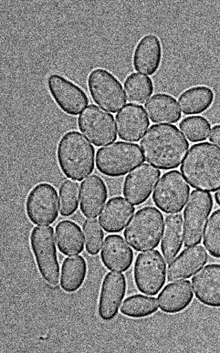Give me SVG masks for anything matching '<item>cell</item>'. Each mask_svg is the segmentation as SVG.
<instances>
[{"instance_id": "cell-1", "label": "cell", "mask_w": 220, "mask_h": 353, "mask_svg": "<svg viewBox=\"0 0 220 353\" xmlns=\"http://www.w3.org/2000/svg\"><path fill=\"white\" fill-rule=\"evenodd\" d=\"M144 159L161 170H171L181 164L190 143L174 125H152L140 143Z\"/></svg>"}, {"instance_id": "cell-2", "label": "cell", "mask_w": 220, "mask_h": 353, "mask_svg": "<svg viewBox=\"0 0 220 353\" xmlns=\"http://www.w3.org/2000/svg\"><path fill=\"white\" fill-rule=\"evenodd\" d=\"M181 171L193 188L214 192L220 189V148L200 143L191 148Z\"/></svg>"}, {"instance_id": "cell-3", "label": "cell", "mask_w": 220, "mask_h": 353, "mask_svg": "<svg viewBox=\"0 0 220 353\" xmlns=\"http://www.w3.org/2000/svg\"><path fill=\"white\" fill-rule=\"evenodd\" d=\"M57 160L68 179L81 181L95 168V148L80 132L70 131L59 142Z\"/></svg>"}, {"instance_id": "cell-4", "label": "cell", "mask_w": 220, "mask_h": 353, "mask_svg": "<svg viewBox=\"0 0 220 353\" xmlns=\"http://www.w3.org/2000/svg\"><path fill=\"white\" fill-rule=\"evenodd\" d=\"M163 221V216L158 209L143 208L136 212L126 228V241L136 252L152 250L159 245Z\"/></svg>"}, {"instance_id": "cell-5", "label": "cell", "mask_w": 220, "mask_h": 353, "mask_svg": "<svg viewBox=\"0 0 220 353\" xmlns=\"http://www.w3.org/2000/svg\"><path fill=\"white\" fill-rule=\"evenodd\" d=\"M144 161L138 144L117 142L98 150L97 168L103 175L119 178L139 168Z\"/></svg>"}, {"instance_id": "cell-6", "label": "cell", "mask_w": 220, "mask_h": 353, "mask_svg": "<svg viewBox=\"0 0 220 353\" xmlns=\"http://www.w3.org/2000/svg\"><path fill=\"white\" fill-rule=\"evenodd\" d=\"M30 243L36 259L39 272L45 281L57 287L60 276L54 228L37 226L30 233Z\"/></svg>"}, {"instance_id": "cell-7", "label": "cell", "mask_w": 220, "mask_h": 353, "mask_svg": "<svg viewBox=\"0 0 220 353\" xmlns=\"http://www.w3.org/2000/svg\"><path fill=\"white\" fill-rule=\"evenodd\" d=\"M88 85L92 100L103 110L115 113L127 102L121 82L106 69L93 70Z\"/></svg>"}, {"instance_id": "cell-8", "label": "cell", "mask_w": 220, "mask_h": 353, "mask_svg": "<svg viewBox=\"0 0 220 353\" xmlns=\"http://www.w3.org/2000/svg\"><path fill=\"white\" fill-rule=\"evenodd\" d=\"M214 205L210 193L194 190L184 212V245L192 247L200 244L205 227Z\"/></svg>"}, {"instance_id": "cell-9", "label": "cell", "mask_w": 220, "mask_h": 353, "mask_svg": "<svg viewBox=\"0 0 220 353\" xmlns=\"http://www.w3.org/2000/svg\"><path fill=\"white\" fill-rule=\"evenodd\" d=\"M134 280L139 292L154 296L160 292L166 281V262L159 251L140 254L134 267Z\"/></svg>"}, {"instance_id": "cell-10", "label": "cell", "mask_w": 220, "mask_h": 353, "mask_svg": "<svg viewBox=\"0 0 220 353\" xmlns=\"http://www.w3.org/2000/svg\"><path fill=\"white\" fill-rule=\"evenodd\" d=\"M190 194V187L181 173L171 171L164 174L157 185L152 199L163 212L173 214L181 212Z\"/></svg>"}, {"instance_id": "cell-11", "label": "cell", "mask_w": 220, "mask_h": 353, "mask_svg": "<svg viewBox=\"0 0 220 353\" xmlns=\"http://www.w3.org/2000/svg\"><path fill=\"white\" fill-rule=\"evenodd\" d=\"M59 199L54 187L48 183L37 185L27 197L26 210L29 221L37 225H50L59 216Z\"/></svg>"}, {"instance_id": "cell-12", "label": "cell", "mask_w": 220, "mask_h": 353, "mask_svg": "<svg viewBox=\"0 0 220 353\" xmlns=\"http://www.w3.org/2000/svg\"><path fill=\"white\" fill-rule=\"evenodd\" d=\"M78 124L80 131L97 147L117 140L114 117L96 105H91L82 112Z\"/></svg>"}, {"instance_id": "cell-13", "label": "cell", "mask_w": 220, "mask_h": 353, "mask_svg": "<svg viewBox=\"0 0 220 353\" xmlns=\"http://www.w3.org/2000/svg\"><path fill=\"white\" fill-rule=\"evenodd\" d=\"M48 90L61 110L70 116H78L89 103L81 88L59 74H51L47 80Z\"/></svg>"}, {"instance_id": "cell-14", "label": "cell", "mask_w": 220, "mask_h": 353, "mask_svg": "<svg viewBox=\"0 0 220 353\" xmlns=\"http://www.w3.org/2000/svg\"><path fill=\"white\" fill-rule=\"evenodd\" d=\"M161 172L148 163L136 168L126 178L123 194L130 203L139 205L150 199Z\"/></svg>"}, {"instance_id": "cell-15", "label": "cell", "mask_w": 220, "mask_h": 353, "mask_svg": "<svg viewBox=\"0 0 220 353\" xmlns=\"http://www.w3.org/2000/svg\"><path fill=\"white\" fill-rule=\"evenodd\" d=\"M127 279L120 273H108L103 280L99 303V317L106 321L113 320L127 293Z\"/></svg>"}, {"instance_id": "cell-16", "label": "cell", "mask_w": 220, "mask_h": 353, "mask_svg": "<svg viewBox=\"0 0 220 353\" xmlns=\"http://www.w3.org/2000/svg\"><path fill=\"white\" fill-rule=\"evenodd\" d=\"M194 294L204 305L220 308V265L211 264L198 272L192 279Z\"/></svg>"}, {"instance_id": "cell-17", "label": "cell", "mask_w": 220, "mask_h": 353, "mask_svg": "<svg viewBox=\"0 0 220 353\" xmlns=\"http://www.w3.org/2000/svg\"><path fill=\"white\" fill-rule=\"evenodd\" d=\"M119 137L126 141H139L150 126V120L143 107L129 103L117 117Z\"/></svg>"}, {"instance_id": "cell-18", "label": "cell", "mask_w": 220, "mask_h": 353, "mask_svg": "<svg viewBox=\"0 0 220 353\" xmlns=\"http://www.w3.org/2000/svg\"><path fill=\"white\" fill-rule=\"evenodd\" d=\"M208 261V254L202 245L186 249L168 267V281L176 282L191 278L206 265Z\"/></svg>"}, {"instance_id": "cell-19", "label": "cell", "mask_w": 220, "mask_h": 353, "mask_svg": "<svg viewBox=\"0 0 220 353\" xmlns=\"http://www.w3.org/2000/svg\"><path fill=\"white\" fill-rule=\"evenodd\" d=\"M163 56L160 39L148 34L143 37L136 46L133 54V66L141 74L152 76L159 70Z\"/></svg>"}, {"instance_id": "cell-20", "label": "cell", "mask_w": 220, "mask_h": 353, "mask_svg": "<svg viewBox=\"0 0 220 353\" xmlns=\"http://www.w3.org/2000/svg\"><path fill=\"white\" fill-rule=\"evenodd\" d=\"M108 199L106 183L93 174L81 184L80 210L88 218L97 217Z\"/></svg>"}, {"instance_id": "cell-21", "label": "cell", "mask_w": 220, "mask_h": 353, "mask_svg": "<svg viewBox=\"0 0 220 353\" xmlns=\"http://www.w3.org/2000/svg\"><path fill=\"white\" fill-rule=\"evenodd\" d=\"M102 263L111 272H128L131 268L134 253L119 235H110L106 239L101 254Z\"/></svg>"}, {"instance_id": "cell-22", "label": "cell", "mask_w": 220, "mask_h": 353, "mask_svg": "<svg viewBox=\"0 0 220 353\" xmlns=\"http://www.w3.org/2000/svg\"><path fill=\"white\" fill-rule=\"evenodd\" d=\"M194 299L191 282H176L168 285L159 296V303L163 313H181L192 304Z\"/></svg>"}, {"instance_id": "cell-23", "label": "cell", "mask_w": 220, "mask_h": 353, "mask_svg": "<svg viewBox=\"0 0 220 353\" xmlns=\"http://www.w3.org/2000/svg\"><path fill=\"white\" fill-rule=\"evenodd\" d=\"M134 213V208L121 196L111 199L104 206L99 221L108 233H119L124 230Z\"/></svg>"}, {"instance_id": "cell-24", "label": "cell", "mask_w": 220, "mask_h": 353, "mask_svg": "<svg viewBox=\"0 0 220 353\" xmlns=\"http://www.w3.org/2000/svg\"><path fill=\"white\" fill-rule=\"evenodd\" d=\"M184 241V224L181 214L167 216L163 228L161 251L170 263L181 250Z\"/></svg>"}, {"instance_id": "cell-25", "label": "cell", "mask_w": 220, "mask_h": 353, "mask_svg": "<svg viewBox=\"0 0 220 353\" xmlns=\"http://www.w3.org/2000/svg\"><path fill=\"white\" fill-rule=\"evenodd\" d=\"M145 110L154 123H175L182 117L177 100L166 93L153 96L146 103Z\"/></svg>"}, {"instance_id": "cell-26", "label": "cell", "mask_w": 220, "mask_h": 353, "mask_svg": "<svg viewBox=\"0 0 220 353\" xmlns=\"http://www.w3.org/2000/svg\"><path fill=\"white\" fill-rule=\"evenodd\" d=\"M88 275V265L81 256H70L61 266V287L64 292H77L85 283Z\"/></svg>"}, {"instance_id": "cell-27", "label": "cell", "mask_w": 220, "mask_h": 353, "mask_svg": "<svg viewBox=\"0 0 220 353\" xmlns=\"http://www.w3.org/2000/svg\"><path fill=\"white\" fill-rule=\"evenodd\" d=\"M57 242L59 252L66 256L78 255L85 248L81 228L70 221H62L56 227Z\"/></svg>"}, {"instance_id": "cell-28", "label": "cell", "mask_w": 220, "mask_h": 353, "mask_svg": "<svg viewBox=\"0 0 220 353\" xmlns=\"http://www.w3.org/2000/svg\"><path fill=\"white\" fill-rule=\"evenodd\" d=\"M214 98V92L210 88L193 87L182 93L179 105L185 115H197L210 108Z\"/></svg>"}, {"instance_id": "cell-29", "label": "cell", "mask_w": 220, "mask_h": 353, "mask_svg": "<svg viewBox=\"0 0 220 353\" xmlns=\"http://www.w3.org/2000/svg\"><path fill=\"white\" fill-rule=\"evenodd\" d=\"M124 89L130 102L142 105L152 96L154 85L150 77L134 72L126 79Z\"/></svg>"}, {"instance_id": "cell-30", "label": "cell", "mask_w": 220, "mask_h": 353, "mask_svg": "<svg viewBox=\"0 0 220 353\" xmlns=\"http://www.w3.org/2000/svg\"><path fill=\"white\" fill-rule=\"evenodd\" d=\"M159 310L154 297L134 295L126 299L121 307L123 315L132 319H143L154 314Z\"/></svg>"}, {"instance_id": "cell-31", "label": "cell", "mask_w": 220, "mask_h": 353, "mask_svg": "<svg viewBox=\"0 0 220 353\" xmlns=\"http://www.w3.org/2000/svg\"><path fill=\"white\" fill-rule=\"evenodd\" d=\"M180 129L191 142H201L208 139L211 130V123L202 117H191L181 122Z\"/></svg>"}, {"instance_id": "cell-32", "label": "cell", "mask_w": 220, "mask_h": 353, "mask_svg": "<svg viewBox=\"0 0 220 353\" xmlns=\"http://www.w3.org/2000/svg\"><path fill=\"white\" fill-rule=\"evenodd\" d=\"M59 195L61 214L70 216L74 214L79 202V184L70 180L65 181L60 185Z\"/></svg>"}, {"instance_id": "cell-33", "label": "cell", "mask_w": 220, "mask_h": 353, "mask_svg": "<svg viewBox=\"0 0 220 353\" xmlns=\"http://www.w3.org/2000/svg\"><path fill=\"white\" fill-rule=\"evenodd\" d=\"M203 245L213 257L220 259V210L208 221L204 233Z\"/></svg>"}, {"instance_id": "cell-34", "label": "cell", "mask_w": 220, "mask_h": 353, "mask_svg": "<svg viewBox=\"0 0 220 353\" xmlns=\"http://www.w3.org/2000/svg\"><path fill=\"white\" fill-rule=\"evenodd\" d=\"M83 234L87 252L92 255H97L103 243L104 234L99 222L97 219H88L83 225Z\"/></svg>"}, {"instance_id": "cell-35", "label": "cell", "mask_w": 220, "mask_h": 353, "mask_svg": "<svg viewBox=\"0 0 220 353\" xmlns=\"http://www.w3.org/2000/svg\"><path fill=\"white\" fill-rule=\"evenodd\" d=\"M209 140L220 146V125H217L212 130Z\"/></svg>"}, {"instance_id": "cell-36", "label": "cell", "mask_w": 220, "mask_h": 353, "mask_svg": "<svg viewBox=\"0 0 220 353\" xmlns=\"http://www.w3.org/2000/svg\"><path fill=\"white\" fill-rule=\"evenodd\" d=\"M215 200L217 203L220 206V190L216 192Z\"/></svg>"}]
</instances>
